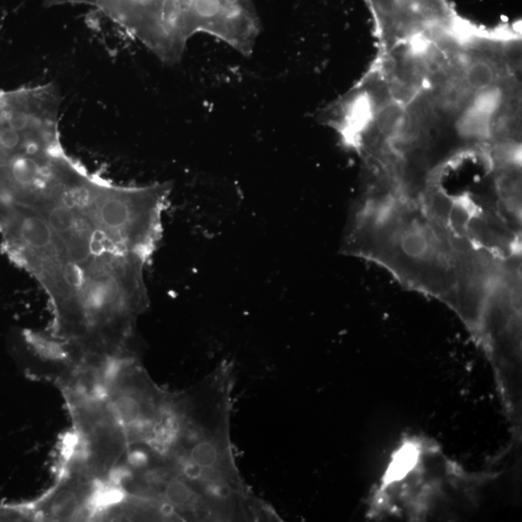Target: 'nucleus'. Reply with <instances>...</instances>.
Here are the masks:
<instances>
[{"label": "nucleus", "instance_id": "nucleus-1", "mask_svg": "<svg viewBox=\"0 0 522 522\" xmlns=\"http://www.w3.org/2000/svg\"><path fill=\"white\" fill-rule=\"evenodd\" d=\"M348 255L378 263L400 284L453 308L469 255L418 203L398 194L367 198L345 238Z\"/></svg>", "mask_w": 522, "mask_h": 522}, {"label": "nucleus", "instance_id": "nucleus-2", "mask_svg": "<svg viewBox=\"0 0 522 522\" xmlns=\"http://www.w3.org/2000/svg\"><path fill=\"white\" fill-rule=\"evenodd\" d=\"M106 402L129 440L130 449L161 457L181 429L186 394H172L152 381L135 356L113 358L97 370Z\"/></svg>", "mask_w": 522, "mask_h": 522}, {"label": "nucleus", "instance_id": "nucleus-3", "mask_svg": "<svg viewBox=\"0 0 522 522\" xmlns=\"http://www.w3.org/2000/svg\"><path fill=\"white\" fill-rule=\"evenodd\" d=\"M72 421L64 462L82 470L104 488H115L130 457L124 429L100 388L97 372H69L58 376Z\"/></svg>", "mask_w": 522, "mask_h": 522}, {"label": "nucleus", "instance_id": "nucleus-4", "mask_svg": "<svg viewBox=\"0 0 522 522\" xmlns=\"http://www.w3.org/2000/svg\"><path fill=\"white\" fill-rule=\"evenodd\" d=\"M468 480L431 441L416 436L405 439L371 497L370 517L421 521L446 495L448 486Z\"/></svg>", "mask_w": 522, "mask_h": 522}, {"label": "nucleus", "instance_id": "nucleus-5", "mask_svg": "<svg viewBox=\"0 0 522 522\" xmlns=\"http://www.w3.org/2000/svg\"><path fill=\"white\" fill-rule=\"evenodd\" d=\"M110 488L63 462L58 480L30 509L36 521H97Z\"/></svg>", "mask_w": 522, "mask_h": 522}, {"label": "nucleus", "instance_id": "nucleus-6", "mask_svg": "<svg viewBox=\"0 0 522 522\" xmlns=\"http://www.w3.org/2000/svg\"><path fill=\"white\" fill-rule=\"evenodd\" d=\"M183 2L184 0H45L49 7H94L146 49L160 39Z\"/></svg>", "mask_w": 522, "mask_h": 522}, {"label": "nucleus", "instance_id": "nucleus-7", "mask_svg": "<svg viewBox=\"0 0 522 522\" xmlns=\"http://www.w3.org/2000/svg\"><path fill=\"white\" fill-rule=\"evenodd\" d=\"M502 92L497 87L477 92L472 103L457 122L459 134L465 139L483 141L490 137L493 120L502 104Z\"/></svg>", "mask_w": 522, "mask_h": 522}, {"label": "nucleus", "instance_id": "nucleus-8", "mask_svg": "<svg viewBox=\"0 0 522 522\" xmlns=\"http://www.w3.org/2000/svg\"><path fill=\"white\" fill-rule=\"evenodd\" d=\"M374 104L367 92H360L345 100L332 120V124L348 146L358 148L363 136L374 120Z\"/></svg>", "mask_w": 522, "mask_h": 522}, {"label": "nucleus", "instance_id": "nucleus-9", "mask_svg": "<svg viewBox=\"0 0 522 522\" xmlns=\"http://www.w3.org/2000/svg\"><path fill=\"white\" fill-rule=\"evenodd\" d=\"M377 128L382 136L395 139L402 132L405 121V111L398 103L386 104L374 116Z\"/></svg>", "mask_w": 522, "mask_h": 522}, {"label": "nucleus", "instance_id": "nucleus-10", "mask_svg": "<svg viewBox=\"0 0 522 522\" xmlns=\"http://www.w3.org/2000/svg\"><path fill=\"white\" fill-rule=\"evenodd\" d=\"M496 77L497 73L492 64L483 59L472 61L465 69V82L477 92L495 87Z\"/></svg>", "mask_w": 522, "mask_h": 522}]
</instances>
